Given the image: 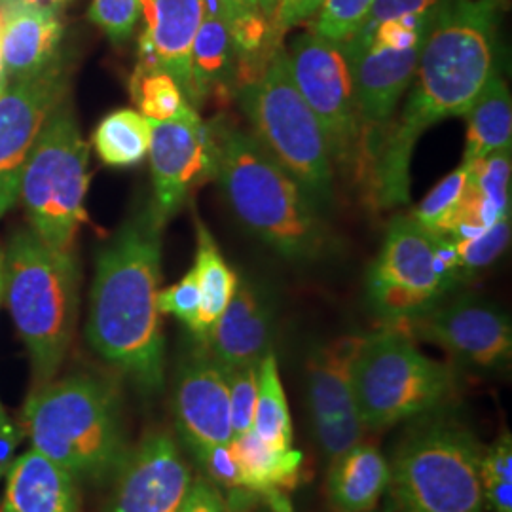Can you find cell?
Segmentation results:
<instances>
[{"instance_id":"d590c367","label":"cell","mask_w":512,"mask_h":512,"mask_svg":"<svg viewBox=\"0 0 512 512\" xmlns=\"http://www.w3.org/2000/svg\"><path fill=\"white\" fill-rule=\"evenodd\" d=\"M143 14V0H92L88 16L114 44L126 42Z\"/></svg>"},{"instance_id":"ffe728a7","label":"cell","mask_w":512,"mask_h":512,"mask_svg":"<svg viewBox=\"0 0 512 512\" xmlns=\"http://www.w3.org/2000/svg\"><path fill=\"white\" fill-rule=\"evenodd\" d=\"M145 33L137 69L171 74L188 101L192 44L202 25L203 0H143Z\"/></svg>"},{"instance_id":"4fadbf2b","label":"cell","mask_w":512,"mask_h":512,"mask_svg":"<svg viewBox=\"0 0 512 512\" xmlns=\"http://www.w3.org/2000/svg\"><path fill=\"white\" fill-rule=\"evenodd\" d=\"M363 336L349 334L313 349L306 363V397L311 431L332 461L365 437L353 395V366Z\"/></svg>"},{"instance_id":"7c38bea8","label":"cell","mask_w":512,"mask_h":512,"mask_svg":"<svg viewBox=\"0 0 512 512\" xmlns=\"http://www.w3.org/2000/svg\"><path fill=\"white\" fill-rule=\"evenodd\" d=\"M403 330L444 349L456 365L482 372L511 366V317L475 294H448Z\"/></svg>"},{"instance_id":"681fc988","label":"cell","mask_w":512,"mask_h":512,"mask_svg":"<svg viewBox=\"0 0 512 512\" xmlns=\"http://www.w3.org/2000/svg\"><path fill=\"white\" fill-rule=\"evenodd\" d=\"M255 512H268V509H266V507H264V509H260V507H258Z\"/></svg>"},{"instance_id":"6da1fadb","label":"cell","mask_w":512,"mask_h":512,"mask_svg":"<svg viewBox=\"0 0 512 512\" xmlns=\"http://www.w3.org/2000/svg\"><path fill=\"white\" fill-rule=\"evenodd\" d=\"M507 0H439L401 114L385 131L366 171L370 200L389 209L410 203V164L421 135L465 116L495 69Z\"/></svg>"},{"instance_id":"ab89813d","label":"cell","mask_w":512,"mask_h":512,"mask_svg":"<svg viewBox=\"0 0 512 512\" xmlns=\"http://www.w3.org/2000/svg\"><path fill=\"white\" fill-rule=\"evenodd\" d=\"M327 0H277L275 8V33H285L306 21L317 18Z\"/></svg>"},{"instance_id":"ba28073f","label":"cell","mask_w":512,"mask_h":512,"mask_svg":"<svg viewBox=\"0 0 512 512\" xmlns=\"http://www.w3.org/2000/svg\"><path fill=\"white\" fill-rule=\"evenodd\" d=\"M238 101L256 141L323 209L334 196V164L325 133L298 92L281 46L262 73L239 84Z\"/></svg>"},{"instance_id":"f907efd6","label":"cell","mask_w":512,"mask_h":512,"mask_svg":"<svg viewBox=\"0 0 512 512\" xmlns=\"http://www.w3.org/2000/svg\"><path fill=\"white\" fill-rule=\"evenodd\" d=\"M0 406H2V404H0Z\"/></svg>"},{"instance_id":"f1b7e54d","label":"cell","mask_w":512,"mask_h":512,"mask_svg":"<svg viewBox=\"0 0 512 512\" xmlns=\"http://www.w3.org/2000/svg\"><path fill=\"white\" fill-rule=\"evenodd\" d=\"M253 433L266 442L294 446L293 418L285 387L279 376L274 351L268 353L256 370V406Z\"/></svg>"},{"instance_id":"9c48e42d","label":"cell","mask_w":512,"mask_h":512,"mask_svg":"<svg viewBox=\"0 0 512 512\" xmlns=\"http://www.w3.org/2000/svg\"><path fill=\"white\" fill-rule=\"evenodd\" d=\"M88 162L90 147L82 137L73 105L65 99L40 131L19 184L31 230L54 249H73L74 236L88 220Z\"/></svg>"},{"instance_id":"83f0119b","label":"cell","mask_w":512,"mask_h":512,"mask_svg":"<svg viewBox=\"0 0 512 512\" xmlns=\"http://www.w3.org/2000/svg\"><path fill=\"white\" fill-rule=\"evenodd\" d=\"M150 137V120L139 110H112L93 131V147L103 164L131 167L145 160Z\"/></svg>"},{"instance_id":"74e56055","label":"cell","mask_w":512,"mask_h":512,"mask_svg":"<svg viewBox=\"0 0 512 512\" xmlns=\"http://www.w3.org/2000/svg\"><path fill=\"white\" fill-rule=\"evenodd\" d=\"M190 454L202 469L205 480L215 484L222 492L241 490V475L232 442L203 446L192 450Z\"/></svg>"},{"instance_id":"5b68a950","label":"cell","mask_w":512,"mask_h":512,"mask_svg":"<svg viewBox=\"0 0 512 512\" xmlns=\"http://www.w3.org/2000/svg\"><path fill=\"white\" fill-rule=\"evenodd\" d=\"M78 260L31 228L12 234L4 253V293L18 334L29 351L33 387L55 380L78 317Z\"/></svg>"},{"instance_id":"cb8c5ba5","label":"cell","mask_w":512,"mask_h":512,"mask_svg":"<svg viewBox=\"0 0 512 512\" xmlns=\"http://www.w3.org/2000/svg\"><path fill=\"white\" fill-rule=\"evenodd\" d=\"M230 82H238V55L228 21L220 16H203L192 44L188 103L198 107L211 93L226 90Z\"/></svg>"},{"instance_id":"7bdbcfd3","label":"cell","mask_w":512,"mask_h":512,"mask_svg":"<svg viewBox=\"0 0 512 512\" xmlns=\"http://www.w3.org/2000/svg\"><path fill=\"white\" fill-rule=\"evenodd\" d=\"M260 495L247 490H232L226 492V505L222 512H255L260 507Z\"/></svg>"},{"instance_id":"816d5d0a","label":"cell","mask_w":512,"mask_h":512,"mask_svg":"<svg viewBox=\"0 0 512 512\" xmlns=\"http://www.w3.org/2000/svg\"><path fill=\"white\" fill-rule=\"evenodd\" d=\"M372 512H376V511H372Z\"/></svg>"},{"instance_id":"277c9868","label":"cell","mask_w":512,"mask_h":512,"mask_svg":"<svg viewBox=\"0 0 512 512\" xmlns=\"http://www.w3.org/2000/svg\"><path fill=\"white\" fill-rule=\"evenodd\" d=\"M21 427L33 448L76 482L112 478L128 452L118 389L92 374L33 387Z\"/></svg>"},{"instance_id":"30bf717a","label":"cell","mask_w":512,"mask_h":512,"mask_svg":"<svg viewBox=\"0 0 512 512\" xmlns=\"http://www.w3.org/2000/svg\"><path fill=\"white\" fill-rule=\"evenodd\" d=\"M459 287L454 243L429 232L412 215L395 217L366 275L368 306L384 327L403 329Z\"/></svg>"},{"instance_id":"7dc6e473","label":"cell","mask_w":512,"mask_h":512,"mask_svg":"<svg viewBox=\"0 0 512 512\" xmlns=\"http://www.w3.org/2000/svg\"><path fill=\"white\" fill-rule=\"evenodd\" d=\"M2 31H4V12L0 10V44H2ZM4 73H2V52H0V93L4 92Z\"/></svg>"},{"instance_id":"44dd1931","label":"cell","mask_w":512,"mask_h":512,"mask_svg":"<svg viewBox=\"0 0 512 512\" xmlns=\"http://www.w3.org/2000/svg\"><path fill=\"white\" fill-rule=\"evenodd\" d=\"M61 38L59 10L25 6L6 12L0 44L4 84L35 78L57 65Z\"/></svg>"},{"instance_id":"e575fe53","label":"cell","mask_w":512,"mask_h":512,"mask_svg":"<svg viewBox=\"0 0 512 512\" xmlns=\"http://www.w3.org/2000/svg\"><path fill=\"white\" fill-rule=\"evenodd\" d=\"M256 370L258 365L241 366L226 370L230 395V421L232 439L253 431L256 406Z\"/></svg>"},{"instance_id":"8fae6325","label":"cell","mask_w":512,"mask_h":512,"mask_svg":"<svg viewBox=\"0 0 512 512\" xmlns=\"http://www.w3.org/2000/svg\"><path fill=\"white\" fill-rule=\"evenodd\" d=\"M287 57L294 84L325 133L332 164L357 173L361 135L346 46L311 31L294 40Z\"/></svg>"},{"instance_id":"4dcf8cb0","label":"cell","mask_w":512,"mask_h":512,"mask_svg":"<svg viewBox=\"0 0 512 512\" xmlns=\"http://www.w3.org/2000/svg\"><path fill=\"white\" fill-rule=\"evenodd\" d=\"M480 482L486 511L512 512V437L507 429L482 450Z\"/></svg>"},{"instance_id":"603a6c76","label":"cell","mask_w":512,"mask_h":512,"mask_svg":"<svg viewBox=\"0 0 512 512\" xmlns=\"http://www.w3.org/2000/svg\"><path fill=\"white\" fill-rule=\"evenodd\" d=\"M327 497L332 512H372L378 509L389 484V461L361 440L329 461Z\"/></svg>"},{"instance_id":"e0dca14e","label":"cell","mask_w":512,"mask_h":512,"mask_svg":"<svg viewBox=\"0 0 512 512\" xmlns=\"http://www.w3.org/2000/svg\"><path fill=\"white\" fill-rule=\"evenodd\" d=\"M112 478L109 512H177L194 484L177 440L165 431H150L128 448Z\"/></svg>"},{"instance_id":"9a60e30c","label":"cell","mask_w":512,"mask_h":512,"mask_svg":"<svg viewBox=\"0 0 512 512\" xmlns=\"http://www.w3.org/2000/svg\"><path fill=\"white\" fill-rule=\"evenodd\" d=\"M152 137L148 147L154 203V219L162 226L181 211L196 184L211 175L213 141L211 128L203 124L190 103L173 120L150 122Z\"/></svg>"},{"instance_id":"f35d334b","label":"cell","mask_w":512,"mask_h":512,"mask_svg":"<svg viewBox=\"0 0 512 512\" xmlns=\"http://www.w3.org/2000/svg\"><path fill=\"white\" fill-rule=\"evenodd\" d=\"M439 0H374L365 25L357 35H366L384 21L404 18V16H431Z\"/></svg>"},{"instance_id":"f546056e","label":"cell","mask_w":512,"mask_h":512,"mask_svg":"<svg viewBox=\"0 0 512 512\" xmlns=\"http://www.w3.org/2000/svg\"><path fill=\"white\" fill-rule=\"evenodd\" d=\"M467 179L469 167L461 164L423 198V202L412 211V217L429 232L448 239L465 198Z\"/></svg>"},{"instance_id":"b9f144b4","label":"cell","mask_w":512,"mask_h":512,"mask_svg":"<svg viewBox=\"0 0 512 512\" xmlns=\"http://www.w3.org/2000/svg\"><path fill=\"white\" fill-rule=\"evenodd\" d=\"M23 435V427L10 420L0 406V478L8 473L12 461L16 459V450Z\"/></svg>"},{"instance_id":"1f68e13d","label":"cell","mask_w":512,"mask_h":512,"mask_svg":"<svg viewBox=\"0 0 512 512\" xmlns=\"http://www.w3.org/2000/svg\"><path fill=\"white\" fill-rule=\"evenodd\" d=\"M131 88L139 112L150 122L173 120L188 105L175 78L160 69H137Z\"/></svg>"},{"instance_id":"8992f818","label":"cell","mask_w":512,"mask_h":512,"mask_svg":"<svg viewBox=\"0 0 512 512\" xmlns=\"http://www.w3.org/2000/svg\"><path fill=\"white\" fill-rule=\"evenodd\" d=\"M414 421L389 461L384 512H486L473 431L444 410Z\"/></svg>"},{"instance_id":"d4e9b609","label":"cell","mask_w":512,"mask_h":512,"mask_svg":"<svg viewBox=\"0 0 512 512\" xmlns=\"http://www.w3.org/2000/svg\"><path fill=\"white\" fill-rule=\"evenodd\" d=\"M238 459L241 490L262 495L268 490L291 492L304 469V456L294 446L272 444L256 437L253 431L232 439Z\"/></svg>"},{"instance_id":"2e32d148","label":"cell","mask_w":512,"mask_h":512,"mask_svg":"<svg viewBox=\"0 0 512 512\" xmlns=\"http://www.w3.org/2000/svg\"><path fill=\"white\" fill-rule=\"evenodd\" d=\"M344 46L353 71L361 135L357 175L365 179L366 171L384 141L385 131L395 118L399 101L412 84L423 46L412 50Z\"/></svg>"},{"instance_id":"c3c4849f","label":"cell","mask_w":512,"mask_h":512,"mask_svg":"<svg viewBox=\"0 0 512 512\" xmlns=\"http://www.w3.org/2000/svg\"><path fill=\"white\" fill-rule=\"evenodd\" d=\"M4 293V255L0 251V296Z\"/></svg>"},{"instance_id":"7402d4cb","label":"cell","mask_w":512,"mask_h":512,"mask_svg":"<svg viewBox=\"0 0 512 512\" xmlns=\"http://www.w3.org/2000/svg\"><path fill=\"white\" fill-rule=\"evenodd\" d=\"M0 512H82L76 480L33 448L12 461Z\"/></svg>"},{"instance_id":"d6a6232c","label":"cell","mask_w":512,"mask_h":512,"mask_svg":"<svg viewBox=\"0 0 512 512\" xmlns=\"http://www.w3.org/2000/svg\"><path fill=\"white\" fill-rule=\"evenodd\" d=\"M511 241V215H503L476 238L452 241L458 255V270L461 285L469 283L482 270L490 268L499 256L505 253Z\"/></svg>"},{"instance_id":"52a82bcc","label":"cell","mask_w":512,"mask_h":512,"mask_svg":"<svg viewBox=\"0 0 512 512\" xmlns=\"http://www.w3.org/2000/svg\"><path fill=\"white\" fill-rule=\"evenodd\" d=\"M459 393L458 368L427 357L397 327L365 334L353 366V395L365 431L444 410Z\"/></svg>"},{"instance_id":"4316f807","label":"cell","mask_w":512,"mask_h":512,"mask_svg":"<svg viewBox=\"0 0 512 512\" xmlns=\"http://www.w3.org/2000/svg\"><path fill=\"white\" fill-rule=\"evenodd\" d=\"M196 232H198V251H196L194 272L200 285L202 308H200V319H198L194 338L196 342L203 344L236 293L238 275L234 274V270L226 264L224 256L220 255L217 241L213 239L211 232L200 219L196 222Z\"/></svg>"},{"instance_id":"8d00e7d4","label":"cell","mask_w":512,"mask_h":512,"mask_svg":"<svg viewBox=\"0 0 512 512\" xmlns=\"http://www.w3.org/2000/svg\"><path fill=\"white\" fill-rule=\"evenodd\" d=\"M202 294L194 268L183 279L158 293V310L162 315H173L194 334L200 319Z\"/></svg>"},{"instance_id":"bcb514c9","label":"cell","mask_w":512,"mask_h":512,"mask_svg":"<svg viewBox=\"0 0 512 512\" xmlns=\"http://www.w3.org/2000/svg\"><path fill=\"white\" fill-rule=\"evenodd\" d=\"M260 4V10L266 18L270 19L274 23L275 8H277V0H258Z\"/></svg>"},{"instance_id":"d6986e66","label":"cell","mask_w":512,"mask_h":512,"mask_svg":"<svg viewBox=\"0 0 512 512\" xmlns=\"http://www.w3.org/2000/svg\"><path fill=\"white\" fill-rule=\"evenodd\" d=\"M275 296L264 283L243 277L203 346L224 370L258 365L274 344Z\"/></svg>"},{"instance_id":"3957f363","label":"cell","mask_w":512,"mask_h":512,"mask_svg":"<svg viewBox=\"0 0 512 512\" xmlns=\"http://www.w3.org/2000/svg\"><path fill=\"white\" fill-rule=\"evenodd\" d=\"M211 175L239 222L275 253L311 262L327 253L329 230L321 207L275 162L253 133L236 126L211 128Z\"/></svg>"},{"instance_id":"60d3db41","label":"cell","mask_w":512,"mask_h":512,"mask_svg":"<svg viewBox=\"0 0 512 512\" xmlns=\"http://www.w3.org/2000/svg\"><path fill=\"white\" fill-rule=\"evenodd\" d=\"M226 505V492L203 476H194V484L177 512H222Z\"/></svg>"},{"instance_id":"ac0fdd59","label":"cell","mask_w":512,"mask_h":512,"mask_svg":"<svg viewBox=\"0 0 512 512\" xmlns=\"http://www.w3.org/2000/svg\"><path fill=\"white\" fill-rule=\"evenodd\" d=\"M173 412L179 435L190 452L232 442L226 370L200 342L177 370Z\"/></svg>"},{"instance_id":"ee69618b","label":"cell","mask_w":512,"mask_h":512,"mask_svg":"<svg viewBox=\"0 0 512 512\" xmlns=\"http://www.w3.org/2000/svg\"><path fill=\"white\" fill-rule=\"evenodd\" d=\"M260 499H262V503H264L268 512H296L287 492L268 490V492L260 495Z\"/></svg>"},{"instance_id":"836d02e7","label":"cell","mask_w":512,"mask_h":512,"mask_svg":"<svg viewBox=\"0 0 512 512\" xmlns=\"http://www.w3.org/2000/svg\"><path fill=\"white\" fill-rule=\"evenodd\" d=\"M374 0H327L313 23V33L332 42H348L359 33Z\"/></svg>"},{"instance_id":"7a4b0ae2","label":"cell","mask_w":512,"mask_h":512,"mask_svg":"<svg viewBox=\"0 0 512 512\" xmlns=\"http://www.w3.org/2000/svg\"><path fill=\"white\" fill-rule=\"evenodd\" d=\"M162 230L148 207L99 251L86 323L93 351L148 395L165 385Z\"/></svg>"},{"instance_id":"5bb4252c","label":"cell","mask_w":512,"mask_h":512,"mask_svg":"<svg viewBox=\"0 0 512 512\" xmlns=\"http://www.w3.org/2000/svg\"><path fill=\"white\" fill-rule=\"evenodd\" d=\"M67 93L69 74L61 61L35 78L8 84L0 93V217L18 202L27 158Z\"/></svg>"},{"instance_id":"f6af8a7d","label":"cell","mask_w":512,"mask_h":512,"mask_svg":"<svg viewBox=\"0 0 512 512\" xmlns=\"http://www.w3.org/2000/svg\"><path fill=\"white\" fill-rule=\"evenodd\" d=\"M71 0H0V10L6 14V12H12L16 8H25V6H42V8H54L59 10L63 8L65 4H69Z\"/></svg>"},{"instance_id":"484cf974","label":"cell","mask_w":512,"mask_h":512,"mask_svg":"<svg viewBox=\"0 0 512 512\" xmlns=\"http://www.w3.org/2000/svg\"><path fill=\"white\" fill-rule=\"evenodd\" d=\"M465 118L469 120V128L463 164H473L501 148H511V90L497 69L476 95L475 103Z\"/></svg>"}]
</instances>
